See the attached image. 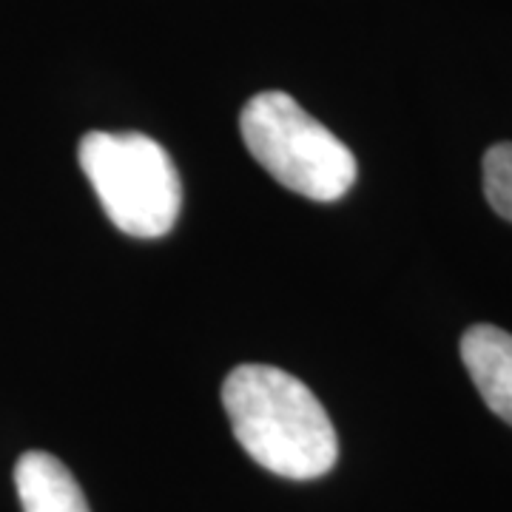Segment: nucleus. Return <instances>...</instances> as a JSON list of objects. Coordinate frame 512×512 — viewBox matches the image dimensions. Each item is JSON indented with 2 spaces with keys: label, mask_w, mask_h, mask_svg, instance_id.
<instances>
[{
  "label": "nucleus",
  "mask_w": 512,
  "mask_h": 512,
  "mask_svg": "<svg viewBox=\"0 0 512 512\" xmlns=\"http://www.w3.org/2000/svg\"><path fill=\"white\" fill-rule=\"evenodd\" d=\"M484 197L498 217L512 222V143H495L484 154Z\"/></svg>",
  "instance_id": "nucleus-6"
},
{
  "label": "nucleus",
  "mask_w": 512,
  "mask_h": 512,
  "mask_svg": "<svg viewBox=\"0 0 512 512\" xmlns=\"http://www.w3.org/2000/svg\"><path fill=\"white\" fill-rule=\"evenodd\" d=\"M222 407L242 450L268 473L311 481L333 470L339 439L308 384L271 365H239L222 384Z\"/></svg>",
  "instance_id": "nucleus-1"
},
{
  "label": "nucleus",
  "mask_w": 512,
  "mask_h": 512,
  "mask_svg": "<svg viewBox=\"0 0 512 512\" xmlns=\"http://www.w3.org/2000/svg\"><path fill=\"white\" fill-rule=\"evenodd\" d=\"M77 160L117 231L165 237L183 208V183L168 151L137 131H89Z\"/></svg>",
  "instance_id": "nucleus-2"
},
{
  "label": "nucleus",
  "mask_w": 512,
  "mask_h": 512,
  "mask_svg": "<svg viewBox=\"0 0 512 512\" xmlns=\"http://www.w3.org/2000/svg\"><path fill=\"white\" fill-rule=\"evenodd\" d=\"M15 490L23 512H92L69 467L43 450H29L18 458Z\"/></svg>",
  "instance_id": "nucleus-5"
},
{
  "label": "nucleus",
  "mask_w": 512,
  "mask_h": 512,
  "mask_svg": "<svg viewBox=\"0 0 512 512\" xmlns=\"http://www.w3.org/2000/svg\"><path fill=\"white\" fill-rule=\"evenodd\" d=\"M239 131L276 183L313 202H336L356 183V157L291 94L262 92L245 103Z\"/></svg>",
  "instance_id": "nucleus-3"
},
{
  "label": "nucleus",
  "mask_w": 512,
  "mask_h": 512,
  "mask_svg": "<svg viewBox=\"0 0 512 512\" xmlns=\"http://www.w3.org/2000/svg\"><path fill=\"white\" fill-rule=\"evenodd\" d=\"M461 359L484 404L512 424V333L473 325L461 336Z\"/></svg>",
  "instance_id": "nucleus-4"
}]
</instances>
